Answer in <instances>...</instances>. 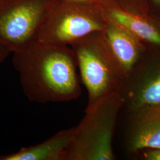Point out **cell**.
<instances>
[{
  "label": "cell",
  "mask_w": 160,
  "mask_h": 160,
  "mask_svg": "<svg viewBox=\"0 0 160 160\" xmlns=\"http://www.w3.org/2000/svg\"><path fill=\"white\" fill-rule=\"evenodd\" d=\"M12 61L23 92L30 102H67L81 94L74 53L66 46L36 40L13 53Z\"/></svg>",
  "instance_id": "1"
},
{
  "label": "cell",
  "mask_w": 160,
  "mask_h": 160,
  "mask_svg": "<svg viewBox=\"0 0 160 160\" xmlns=\"http://www.w3.org/2000/svg\"><path fill=\"white\" fill-rule=\"evenodd\" d=\"M123 102L120 94L105 99L86 114L75 132L65 160H113L115 128Z\"/></svg>",
  "instance_id": "2"
},
{
  "label": "cell",
  "mask_w": 160,
  "mask_h": 160,
  "mask_svg": "<svg viewBox=\"0 0 160 160\" xmlns=\"http://www.w3.org/2000/svg\"><path fill=\"white\" fill-rule=\"evenodd\" d=\"M75 57L80 79L88 92L86 110L96 107L105 99L120 93L125 77L103 35L102 40L75 42Z\"/></svg>",
  "instance_id": "3"
},
{
  "label": "cell",
  "mask_w": 160,
  "mask_h": 160,
  "mask_svg": "<svg viewBox=\"0 0 160 160\" xmlns=\"http://www.w3.org/2000/svg\"><path fill=\"white\" fill-rule=\"evenodd\" d=\"M51 0H0V47L11 53L37 40Z\"/></svg>",
  "instance_id": "4"
},
{
  "label": "cell",
  "mask_w": 160,
  "mask_h": 160,
  "mask_svg": "<svg viewBox=\"0 0 160 160\" xmlns=\"http://www.w3.org/2000/svg\"><path fill=\"white\" fill-rule=\"evenodd\" d=\"M119 94L127 111L160 104V56L143 57L125 79Z\"/></svg>",
  "instance_id": "5"
},
{
  "label": "cell",
  "mask_w": 160,
  "mask_h": 160,
  "mask_svg": "<svg viewBox=\"0 0 160 160\" xmlns=\"http://www.w3.org/2000/svg\"><path fill=\"white\" fill-rule=\"evenodd\" d=\"M49 14L40 28L37 39L47 44L66 46L104 30L101 23L73 11L62 10L52 16Z\"/></svg>",
  "instance_id": "6"
},
{
  "label": "cell",
  "mask_w": 160,
  "mask_h": 160,
  "mask_svg": "<svg viewBox=\"0 0 160 160\" xmlns=\"http://www.w3.org/2000/svg\"><path fill=\"white\" fill-rule=\"evenodd\" d=\"M124 133L126 150L137 155L148 149L160 148V104L127 111Z\"/></svg>",
  "instance_id": "7"
},
{
  "label": "cell",
  "mask_w": 160,
  "mask_h": 160,
  "mask_svg": "<svg viewBox=\"0 0 160 160\" xmlns=\"http://www.w3.org/2000/svg\"><path fill=\"white\" fill-rule=\"evenodd\" d=\"M104 30V35L109 48L126 78L143 57V43L115 24Z\"/></svg>",
  "instance_id": "8"
},
{
  "label": "cell",
  "mask_w": 160,
  "mask_h": 160,
  "mask_svg": "<svg viewBox=\"0 0 160 160\" xmlns=\"http://www.w3.org/2000/svg\"><path fill=\"white\" fill-rule=\"evenodd\" d=\"M74 132L75 127L60 131L42 143L0 156V160H65Z\"/></svg>",
  "instance_id": "9"
},
{
  "label": "cell",
  "mask_w": 160,
  "mask_h": 160,
  "mask_svg": "<svg viewBox=\"0 0 160 160\" xmlns=\"http://www.w3.org/2000/svg\"><path fill=\"white\" fill-rule=\"evenodd\" d=\"M111 17L115 25L126 30L142 43L160 49V28L142 18L114 10Z\"/></svg>",
  "instance_id": "10"
},
{
  "label": "cell",
  "mask_w": 160,
  "mask_h": 160,
  "mask_svg": "<svg viewBox=\"0 0 160 160\" xmlns=\"http://www.w3.org/2000/svg\"><path fill=\"white\" fill-rule=\"evenodd\" d=\"M139 154L142 160H160V148L145 149L137 155Z\"/></svg>",
  "instance_id": "11"
},
{
  "label": "cell",
  "mask_w": 160,
  "mask_h": 160,
  "mask_svg": "<svg viewBox=\"0 0 160 160\" xmlns=\"http://www.w3.org/2000/svg\"><path fill=\"white\" fill-rule=\"evenodd\" d=\"M11 53L6 49L0 47V65H1L6 60V59L8 57V55Z\"/></svg>",
  "instance_id": "12"
},
{
  "label": "cell",
  "mask_w": 160,
  "mask_h": 160,
  "mask_svg": "<svg viewBox=\"0 0 160 160\" xmlns=\"http://www.w3.org/2000/svg\"><path fill=\"white\" fill-rule=\"evenodd\" d=\"M68 1H75V2H77V1H87V0H68Z\"/></svg>",
  "instance_id": "13"
},
{
  "label": "cell",
  "mask_w": 160,
  "mask_h": 160,
  "mask_svg": "<svg viewBox=\"0 0 160 160\" xmlns=\"http://www.w3.org/2000/svg\"><path fill=\"white\" fill-rule=\"evenodd\" d=\"M157 1H160V0H157Z\"/></svg>",
  "instance_id": "14"
}]
</instances>
